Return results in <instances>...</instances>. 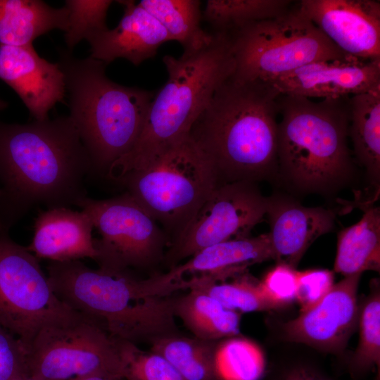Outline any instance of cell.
Returning a JSON list of instances; mask_svg holds the SVG:
<instances>
[{"mask_svg":"<svg viewBox=\"0 0 380 380\" xmlns=\"http://www.w3.org/2000/svg\"><path fill=\"white\" fill-rule=\"evenodd\" d=\"M91 163L70 118L0 121V231L35 206H77Z\"/></svg>","mask_w":380,"mask_h":380,"instance_id":"obj_1","label":"cell"},{"mask_svg":"<svg viewBox=\"0 0 380 380\" xmlns=\"http://www.w3.org/2000/svg\"><path fill=\"white\" fill-rule=\"evenodd\" d=\"M269 82L229 77L189 137L213 166L219 185L256 182L278 172L277 98Z\"/></svg>","mask_w":380,"mask_h":380,"instance_id":"obj_2","label":"cell"},{"mask_svg":"<svg viewBox=\"0 0 380 380\" xmlns=\"http://www.w3.org/2000/svg\"><path fill=\"white\" fill-rule=\"evenodd\" d=\"M168 77L154 94L142 131L132 149L115 161L108 178L114 182L148 166L172 145L189 135L217 89L234 72L228 32H214L202 49L163 58Z\"/></svg>","mask_w":380,"mask_h":380,"instance_id":"obj_3","label":"cell"},{"mask_svg":"<svg viewBox=\"0 0 380 380\" xmlns=\"http://www.w3.org/2000/svg\"><path fill=\"white\" fill-rule=\"evenodd\" d=\"M68 96V115L91 163L92 173L106 177L112 165L138 139L155 93L110 80L103 62L75 57L58 49Z\"/></svg>","mask_w":380,"mask_h":380,"instance_id":"obj_4","label":"cell"},{"mask_svg":"<svg viewBox=\"0 0 380 380\" xmlns=\"http://www.w3.org/2000/svg\"><path fill=\"white\" fill-rule=\"evenodd\" d=\"M350 97L314 101L279 95L278 171L296 188L327 193L348 180L353 170L348 146Z\"/></svg>","mask_w":380,"mask_h":380,"instance_id":"obj_5","label":"cell"},{"mask_svg":"<svg viewBox=\"0 0 380 380\" xmlns=\"http://www.w3.org/2000/svg\"><path fill=\"white\" fill-rule=\"evenodd\" d=\"M47 270L58 298L112 337L134 343L176 334V298L143 296L139 280L127 272L110 274L80 260L50 262Z\"/></svg>","mask_w":380,"mask_h":380,"instance_id":"obj_6","label":"cell"},{"mask_svg":"<svg viewBox=\"0 0 380 380\" xmlns=\"http://www.w3.org/2000/svg\"><path fill=\"white\" fill-rule=\"evenodd\" d=\"M117 182L175 240L219 186L216 172L189 135L146 167Z\"/></svg>","mask_w":380,"mask_h":380,"instance_id":"obj_7","label":"cell"},{"mask_svg":"<svg viewBox=\"0 0 380 380\" xmlns=\"http://www.w3.org/2000/svg\"><path fill=\"white\" fill-rule=\"evenodd\" d=\"M228 33L235 62L232 76L241 80L270 82L313 62L353 58L339 50L298 5Z\"/></svg>","mask_w":380,"mask_h":380,"instance_id":"obj_8","label":"cell"},{"mask_svg":"<svg viewBox=\"0 0 380 380\" xmlns=\"http://www.w3.org/2000/svg\"><path fill=\"white\" fill-rule=\"evenodd\" d=\"M27 365L29 376L39 380L91 375L129 380L120 339L82 315L41 330L27 348Z\"/></svg>","mask_w":380,"mask_h":380,"instance_id":"obj_9","label":"cell"},{"mask_svg":"<svg viewBox=\"0 0 380 380\" xmlns=\"http://www.w3.org/2000/svg\"><path fill=\"white\" fill-rule=\"evenodd\" d=\"M39 260L0 231V324L27 349L43 329L81 315L55 294Z\"/></svg>","mask_w":380,"mask_h":380,"instance_id":"obj_10","label":"cell"},{"mask_svg":"<svg viewBox=\"0 0 380 380\" xmlns=\"http://www.w3.org/2000/svg\"><path fill=\"white\" fill-rule=\"evenodd\" d=\"M77 207L90 216L100 234V239H94L100 270L118 274L163 260L169 236L127 192L103 200L87 196Z\"/></svg>","mask_w":380,"mask_h":380,"instance_id":"obj_11","label":"cell"},{"mask_svg":"<svg viewBox=\"0 0 380 380\" xmlns=\"http://www.w3.org/2000/svg\"><path fill=\"white\" fill-rule=\"evenodd\" d=\"M267 204V197L255 182L239 181L217 186L170 243L163 260L171 268L210 246L248 237L266 215Z\"/></svg>","mask_w":380,"mask_h":380,"instance_id":"obj_12","label":"cell"},{"mask_svg":"<svg viewBox=\"0 0 380 380\" xmlns=\"http://www.w3.org/2000/svg\"><path fill=\"white\" fill-rule=\"evenodd\" d=\"M362 274L344 277L314 307L281 324L287 341L341 355L358 324L357 289Z\"/></svg>","mask_w":380,"mask_h":380,"instance_id":"obj_13","label":"cell"},{"mask_svg":"<svg viewBox=\"0 0 380 380\" xmlns=\"http://www.w3.org/2000/svg\"><path fill=\"white\" fill-rule=\"evenodd\" d=\"M300 11L346 56L380 59V3L371 0H302Z\"/></svg>","mask_w":380,"mask_h":380,"instance_id":"obj_14","label":"cell"},{"mask_svg":"<svg viewBox=\"0 0 380 380\" xmlns=\"http://www.w3.org/2000/svg\"><path fill=\"white\" fill-rule=\"evenodd\" d=\"M269 82L279 94L322 99L350 97L380 88V59L313 62Z\"/></svg>","mask_w":380,"mask_h":380,"instance_id":"obj_15","label":"cell"},{"mask_svg":"<svg viewBox=\"0 0 380 380\" xmlns=\"http://www.w3.org/2000/svg\"><path fill=\"white\" fill-rule=\"evenodd\" d=\"M0 79L15 91L35 120L48 119L49 112L66 94L58 63L40 57L32 44H0Z\"/></svg>","mask_w":380,"mask_h":380,"instance_id":"obj_16","label":"cell"},{"mask_svg":"<svg viewBox=\"0 0 380 380\" xmlns=\"http://www.w3.org/2000/svg\"><path fill=\"white\" fill-rule=\"evenodd\" d=\"M273 260L296 268L306 250L319 236L333 230L336 211L305 207L281 195L267 197Z\"/></svg>","mask_w":380,"mask_h":380,"instance_id":"obj_17","label":"cell"},{"mask_svg":"<svg viewBox=\"0 0 380 380\" xmlns=\"http://www.w3.org/2000/svg\"><path fill=\"white\" fill-rule=\"evenodd\" d=\"M124 14L113 29L91 37L89 56L108 65L118 58H125L134 65L151 58L158 48L171 41L162 25L134 1H118Z\"/></svg>","mask_w":380,"mask_h":380,"instance_id":"obj_18","label":"cell"},{"mask_svg":"<svg viewBox=\"0 0 380 380\" xmlns=\"http://www.w3.org/2000/svg\"><path fill=\"white\" fill-rule=\"evenodd\" d=\"M273 259L269 234L220 242L197 252L184 263L166 273L156 274L146 279V293L151 296H168L178 290L185 274H208L234 268H246Z\"/></svg>","mask_w":380,"mask_h":380,"instance_id":"obj_19","label":"cell"},{"mask_svg":"<svg viewBox=\"0 0 380 380\" xmlns=\"http://www.w3.org/2000/svg\"><path fill=\"white\" fill-rule=\"evenodd\" d=\"M90 216L84 210L59 207L41 211L34 224V236L27 248L38 259L50 262L80 260L98 255Z\"/></svg>","mask_w":380,"mask_h":380,"instance_id":"obj_20","label":"cell"},{"mask_svg":"<svg viewBox=\"0 0 380 380\" xmlns=\"http://www.w3.org/2000/svg\"><path fill=\"white\" fill-rule=\"evenodd\" d=\"M68 10L41 0H0V44L26 46L55 29L65 32Z\"/></svg>","mask_w":380,"mask_h":380,"instance_id":"obj_21","label":"cell"},{"mask_svg":"<svg viewBox=\"0 0 380 380\" xmlns=\"http://www.w3.org/2000/svg\"><path fill=\"white\" fill-rule=\"evenodd\" d=\"M363 215L337 234L334 271L344 277L380 270V208L363 203Z\"/></svg>","mask_w":380,"mask_h":380,"instance_id":"obj_22","label":"cell"},{"mask_svg":"<svg viewBox=\"0 0 380 380\" xmlns=\"http://www.w3.org/2000/svg\"><path fill=\"white\" fill-rule=\"evenodd\" d=\"M354 154L369 184L379 194L380 88L349 98V129Z\"/></svg>","mask_w":380,"mask_h":380,"instance_id":"obj_23","label":"cell"},{"mask_svg":"<svg viewBox=\"0 0 380 380\" xmlns=\"http://www.w3.org/2000/svg\"><path fill=\"white\" fill-rule=\"evenodd\" d=\"M175 313L195 337L209 340L238 336L240 329L239 312L225 308L205 291L190 288V292L176 298Z\"/></svg>","mask_w":380,"mask_h":380,"instance_id":"obj_24","label":"cell"},{"mask_svg":"<svg viewBox=\"0 0 380 380\" xmlns=\"http://www.w3.org/2000/svg\"><path fill=\"white\" fill-rule=\"evenodd\" d=\"M238 273L230 282L224 271L202 274L184 280L185 288L199 289L233 311L255 312L278 309L262 290L260 281L245 273Z\"/></svg>","mask_w":380,"mask_h":380,"instance_id":"obj_25","label":"cell"},{"mask_svg":"<svg viewBox=\"0 0 380 380\" xmlns=\"http://www.w3.org/2000/svg\"><path fill=\"white\" fill-rule=\"evenodd\" d=\"M165 28L171 41L179 42L184 51L203 48L213 34L201 25L202 18L198 0H142L139 3Z\"/></svg>","mask_w":380,"mask_h":380,"instance_id":"obj_26","label":"cell"},{"mask_svg":"<svg viewBox=\"0 0 380 380\" xmlns=\"http://www.w3.org/2000/svg\"><path fill=\"white\" fill-rule=\"evenodd\" d=\"M151 343V352L164 357L185 380H219L215 362L217 341L175 334L157 338Z\"/></svg>","mask_w":380,"mask_h":380,"instance_id":"obj_27","label":"cell"},{"mask_svg":"<svg viewBox=\"0 0 380 380\" xmlns=\"http://www.w3.org/2000/svg\"><path fill=\"white\" fill-rule=\"evenodd\" d=\"M289 0H208L203 17L215 32H231L251 23L279 15L290 8Z\"/></svg>","mask_w":380,"mask_h":380,"instance_id":"obj_28","label":"cell"},{"mask_svg":"<svg viewBox=\"0 0 380 380\" xmlns=\"http://www.w3.org/2000/svg\"><path fill=\"white\" fill-rule=\"evenodd\" d=\"M358 345L348 361L349 372L360 377L374 367L380 369V285L378 279L371 281L370 292L359 307Z\"/></svg>","mask_w":380,"mask_h":380,"instance_id":"obj_29","label":"cell"},{"mask_svg":"<svg viewBox=\"0 0 380 380\" xmlns=\"http://www.w3.org/2000/svg\"><path fill=\"white\" fill-rule=\"evenodd\" d=\"M215 362L219 380H260L266 371L261 348L238 336L218 342Z\"/></svg>","mask_w":380,"mask_h":380,"instance_id":"obj_30","label":"cell"},{"mask_svg":"<svg viewBox=\"0 0 380 380\" xmlns=\"http://www.w3.org/2000/svg\"><path fill=\"white\" fill-rule=\"evenodd\" d=\"M111 0H66L68 26L65 32L66 49L72 51L82 39L108 29L106 15Z\"/></svg>","mask_w":380,"mask_h":380,"instance_id":"obj_31","label":"cell"},{"mask_svg":"<svg viewBox=\"0 0 380 380\" xmlns=\"http://www.w3.org/2000/svg\"><path fill=\"white\" fill-rule=\"evenodd\" d=\"M120 341L128 367L129 380H185L162 355L153 352L144 353L132 342Z\"/></svg>","mask_w":380,"mask_h":380,"instance_id":"obj_32","label":"cell"},{"mask_svg":"<svg viewBox=\"0 0 380 380\" xmlns=\"http://www.w3.org/2000/svg\"><path fill=\"white\" fill-rule=\"evenodd\" d=\"M29 376L26 346L0 324V380H19Z\"/></svg>","mask_w":380,"mask_h":380,"instance_id":"obj_33","label":"cell"},{"mask_svg":"<svg viewBox=\"0 0 380 380\" xmlns=\"http://www.w3.org/2000/svg\"><path fill=\"white\" fill-rule=\"evenodd\" d=\"M298 272L295 267L287 264L277 263L260 281L265 294L279 308L296 300Z\"/></svg>","mask_w":380,"mask_h":380,"instance_id":"obj_34","label":"cell"},{"mask_svg":"<svg viewBox=\"0 0 380 380\" xmlns=\"http://www.w3.org/2000/svg\"><path fill=\"white\" fill-rule=\"evenodd\" d=\"M334 279V272L327 269L298 271L296 300L300 312L317 305L331 290Z\"/></svg>","mask_w":380,"mask_h":380,"instance_id":"obj_35","label":"cell"},{"mask_svg":"<svg viewBox=\"0 0 380 380\" xmlns=\"http://www.w3.org/2000/svg\"><path fill=\"white\" fill-rule=\"evenodd\" d=\"M269 380H336L317 365L305 361H293L274 369Z\"/></svg>","mask_w":380,"mask_h":380,"instance_id":"obj_36","label":"cell"},{"mask_svg":"<svg viewBox=\"0 0 380 380\" xmlns=\"http://www.w3.org/2000/svg\"><path fill=\"white\" fill-rule=\"evenodd\" d=\"M70 380H113V379H107V378L99 376L91 375V376L75 377Z\"/></svg>","mask_w":380,"mask_h":380,"instance_id":"obj_37","label":"cell"},{"mask_svg":"<svg viewBox=\"0 0 380 380\" xmlns=\"http://www.w3.org/2000/svg\"><path fill=\"white\" fill-rule=\"evenodd\" d=\"M8 107V103L0 99V111Z\"/></svg>","mask_w":380,"mask_h":380,"instance_id":"obj_38","label":"cell"},{"mask_svg":"<svg viewBox=\"0 0 380 380\" xmlns=\"http://www.w3.org/2000/svg\"><path fill=\"white\" fill-rule=\"evenodd\" d=\"M374 380H380V369H378V372Z\"/></svg>","mask_w":380,"mask_h":380,"instance_id":"obj_39","label":"cell"},{"mask_svg":"<svg viewBox=\"0 0 380 380\" xmlns=\"http://www.w3.org/2000/svg\"><path fill=\"white\" fill-rule=\"evenodd\" d=\"M19 380H39V379L29 376V377L24 378V379H19Z\"/></svg>","mask_w":380,"mask_h":380,"instance_id":"obj_40","label":"cell"},{"mask_svg":"<svg viewBox=\"0 0 380 380\" xmlns=\"http://www.w3.org/2000/svg\"><path fill=\"white\" fill-rule=\"evenodd\" d=\"M1 189H0V196H1Z\"/></svg>","mask_w":380,"mask_h":380,"instance_id":"obj_41","label":"cell"}]
</instances>
